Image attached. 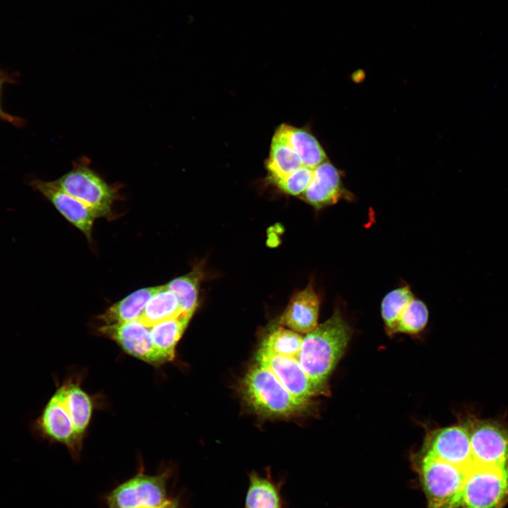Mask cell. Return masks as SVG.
<instances>
[{
	"label": "cell",
	"instance_id": "obj_1",
	"mask_svg": "<svg viewBox=\"0 0 508 508\" xmlns=\"http://www.w3.org/2000/svg\"><path fill=\"white\" fill-rule=\"evenodd\" d=\"M351 329L340 310L303 337L298 361L318 394H327V382L343 356Z\"/></svg>",
	"mask_w": 508,
	"mask_h": 508
},
{
	"label": "cell",
	"instance_id": "obj_2",
	"mask_svg": "<svg viewBox=\"0 0 508 508\" xmlns=\"http://www.w3.org/2000/svg\"><path fill=\"white\" fill-rule=\"evenodd\" d=\"M241 390L246 404L262 416L290 417L303 411L308 405L294 397L272 373L258 363L245 375Z\"/></svg>",
	"mask_w": 508,
	"mask_h": 508
},
{
	"label": "cell",
	"instance_id": "obj_3",
	"mask_svg": "<svg viewBox=\"0 0 508 508\" xmlns=\"http://www.w3.org/2000/svg\"><path fill=\"white\" fill-rule=\"evenodd\" d=\"M54 186L88 206L97 217L111 219L118 191L84 162L52 181Z\"/></svg>",
	"mask_w": 508,
	"mask_h": 508
},
{
	"label": "cell",
	"instance_id": "obj_4",
	"mask_svg": "<svg viewBox=\"0 0 508 508\" xmlns=\"http://www.w3.org/2000/svg\"><path fill=\"white\" fill-rule=\"evenodd\" d=\"M466 471L425 452L421 473L428 507H461Z\"/></svg>",
	"mask_w": 508,
	"mask_h": 508
},
{
	"label": "cell",
	"instance_id": "obj_5",
	"mask_svg": "<svg viewBox=\"0 0 508 508\" xmlns=\"http://www.w3.org/2000/svg\"><path fill=\"white\" fill-rule=\"evenodd\" d=\"M169 477L167 470L150 475L140 468L136 475L109 492L106 502L109 508H158L170 498L167 493Z\"/></svg>",
	"mask_w": 508,
	"mask_h": 508
},
{
	"label": "cell",
	"instance_id": "obj_6",
	"mask_svg": "<svg viewBox=\"0 0 508 508\" xmlns=\"http://www.w3.org/2000/svg\"><path fill=\"white\" fill-rule=\"evenodd\" d=\"M508 499V466L473 464L466 471L462 508H498Z\"/></svg>",
	"mask_w": 508,
	"mask_h": 508
},
{
	"label": "cell",
	"instance_id": "obj_7",
	"mask_svg": "<svg viewBox=\"0 0 508 508\" xmlns=\"http://www.w3.org/2000/svg\"><path fill=\"white\" fill-rule=\"evenodd\" d=\"M468 430L473 464L508 466V430L488 421L472 420Z\"/></svg>",
	"mask_w": 508,
	"mask_h": 508
},
{
	"label": "cell",
	"instance_id": "obj_8",
	"mask_svg": "<svg viewBox=\"0 0 508 508\" xmlns=\"http://www.w3.org/2000/svg\"><path fill=\"white\" fill-rule=\"evenodd\" d=\"M35 427L44 438L64 445L73 458L80 456L83 440L77 435L66 409L62 385L46 404Z\"/></svg>",
	"mask_w": 508,
	"mask_h": 508
},
{
	"label": "cell",
	"instance_id": "obj_9",
	"mask_svg": "<svg viewBox=\"0 0 508 508\" xmlns=\"http://www.w3.org/2000/svg\"><path fill=\"white\" fill-rule=\"evenodd\" d=\"M97 332L119 345L128 354L154 365L167 362L155 348L150 328L138 320L101 326Z\"/></svg>",
	"mask_w": 508,
	"mask_h": 508
},
{
	"label": "cell",
	"instance_id": "obj_10",
	"mask_svg": "<svg viewBox=\"0 0 508 508\" xmlns=\"http://www.w3.org/2000/svg\"><path fill=\"white\" fill-rule=\"evenodd\" d=\"M256 363L265 367L296 399L307 402L318 395L312 382L298 360L274 353L260 347L256 353Z\"/></svg>",
	"mask_w": 508,
	"mask_h": 508
},
{
	"label": "cell",
	"instance_id": "obj_11",
	"mask_svg": "<svg viewBox=\"0 0 508 508\" xmlns=\"http://www.w3.org/2000/svg\"><path fill=\"white\" fill-rule=\"evenodd\" d=\"M426 452L451 464L468 470L473 465L468 430L466 425L433 431L427 440Z\"/></svg>",
	"mask_w": 508,
	"mask_h": 508
},
{
	"label": "cell",
	"instance_id": "obj_12",
	"mask_svg": "<svg viewBox=\"0 0 508 508\" xmlns=\"http://www.w3.org/2000/svg\"><path fill=\"white\" fill-rule=\"evenodd\" d=\"M341 174L326 160L315 169L312 180L300 196L316 210L336 204L341 200L351 201L354 197L343 185Z\"/></svg>",
	"mask_w": 508,
	"mask_h": 508
},
{
	"label": "cell",
	"instance_id": "obj_13",
	"mask_svg": "<svg viewBox=\"0 0 508 508\" xmlns=\"http://www.w3.org/2000/svg\"><path fill=\"white\" fill-rule=\"evenodd\" d=\"M29 185L47 199L89 241L91 240L93 223L97 217L88 206L57 188L52 181L32 179Z\"/></svg>",
	"mask_w": 508,
	"mask_h": 508
},
{
	"label": "cell",
	"instance_id": "obj_14",
	"mask_svg": "<svg viewBox=\"0 0 508 508\" xmlns=\"http://www.w3.org/2000/svg\"><path fill=\"white\" fill-rule=\"evenodd\" d=\"M320 298L312 283L295 294L278 323L297 333L308 334L318 325Z\"/></svg>",
	"mask_w": 508,
	"mask_h": 508
},
{
	"label": "cell",
	"instance_id": "obj_15",
	"mask_svg": "<svg viewBox=\"0 0 508 508\" xmlns=\"http://www.w3.org/2000/svg\"><path fill=\"white\" fill-rule=\"evenodd\" d=\"M265 165L270 181L287 176L304 166L298 153L286 140L280 126L272 139L270 155Z\"/></svg>",
	"mask_w": 508,
	"mask_h": 508
},
{
	"label": "cell",
	"instance_id": "obj_16",
	"mask_svg": "<svg viewBox=\"0 0 508 508\" xmlns=\"http://www.w3.org/2000/svg\"><path fill=\"white\" fill-rule=\"evenodd\" d=\"M160 286L140 289L113 304L98 320L104 325H114L138 320L147 303Z\"/></svg>",
	"mask_w": 508,
	"mask_h": 508
},
{
	"label": "cell",
	"instance_id": "obj_17",
	"mask_svg": "<svg viewBox=\"0 0 508 508\" xmlns=\"http://www.w3.org/2000/svg\"><path fill=\"white\" fill-rule=\"evenodd\" d=\"M281 486L270 473L252 471L248 474L244 508H282Z\"/></svg>",
	"mask_w": 508,
	"mask_h": 508
},
{
	"label": "cell",
	"instance_id": "obj_18",
	"mask_svg": "<svg viewBox=\"0 0 508 508\" xmlns=\"http://www.w3.org/2000/svg\"><path fill=\"white\" fill-rule=\"evenodd\" d=\"M191 318L181 313L176 318L159 322L150 328L153 345L167 362L174 360L176 344Z\"/></svg>",
	"mask_w": 508,
	"mask_h": 508
},
{
	"label": "cell",
	"instance_id": "obj_19",
	"mask_svg": "<svg viewBox=\"0 0 508 508\" xmlns=\"http://www.w3.org/2000/svg\"><path fill=\"white\" fill-rule=\"evenodd\" d=\"M62 387L66 409L77 435L83 440L92 416L91 399L78 382L68 381Z\"/></svg>",
	"mask_w": 508,
	"mask_h": 508
},
{
	"label": "cell",
	"instance_id": "obj_20",
	"mask_svg": "<svg viewBox=\"0 0 508 508\" xmlns=\"http://www.w3.org/2000/svg\"><path fill=\"white\" fill-rule=\"evenodd\" d=\"M279 126L288 143L300 155L305 167L314 169L327 160L323 148L309 131L285 123Z\"/></svg>",
	"mask_w": 508,
	"mask_h": 508
},
{
	"label": "cell",
	"instance_id": "obj_21",
	"mask_svg": "<svg viewBox=\"0 0 508 508\" xmlns=\"http://www.w3.org/2000/svg\"><path fill=\"white\" fill-rule=\"evenodd\" d=\"M180 313L176 296L166 285H163L148 301L138 320L150 328L159 322L176 318Z\"/></svg>",
	"mask_w": 508,
	"mask_h": 508
},
{
	"label": "cell",
	"instance_id": "obj_22",
	"mask_svg": "<svg viewBox=\"0 0 508 508\" xmlns=\"http://www.w3.org/2000/svg\"><path fill=\"white\" fill-rule=\"evenodd\" d=\"M200 270H194L190 273L170 281L167 287L176 296L181 313L193 316L198 304Z\"/></svg>",
	"mask_w": 508,
	"mask_h": 508
},
{
	"label": "cell",
	"instance_id": "obj_23",
	"mask_svg": "<svg viewBox=\"0 0 508 508\" xmlns=\"http://www.w3.org/2000/svg\"><path fill=\"white\" fill-rule=\"evenodd\" d=\"M303 337L297 332L278 327L270 332L262 342V348L274 353L297 359Z\"/></svg>",
	"mask_w": 508,
	"mask_h": 508
},
{
	"label": "cell",
	"instance_id": "obj_24",
	"mask_svg": "<svg viewBox=\"0 0 508 508\" xmlns=\"http://www.w3.org/2000/svg\"><path fill=\"white\" fill-rule=\"evenodd\" d=\"M428 317L429 313L426 304L423 301L413 298L401 312L391 334H418L425 327Z\"/></svg>",
	"mask_w": 508,
	"mask_h": 508
},
{
	"label": "cell",
	"instance_id": "obj_25",
	"mask_svg": "<svg viewBox=\"0 0 508 508\" xmlns=\"http://www.w3.org/2000/svg\"><path fill=\"white\" fill-rule=\"evenodd\" d=\"M413 298L410 286L405 284L392 289L382 298L380 306L381 316L386 332L389 335L401 312Z\"/></svg>",
	"mask_w": 508,
	"mask_h": 508
},
{
	"label": "cell",
	"instance_id": "obj_26",
	"mask_svg": "<svg viewBox=\"0 0 508 508\" xmlns=\"http://www.w3.org/2000/svg\"><path fill=\"white\" fill-rule=\"evenodd\" d=\"M314 169L303 166L287 176L271 181L282 191L300 197L309 186Z\"/></svg>",
	"mask_w": 508,
	"mask_h": 508
},
{
	"label": "cell",
	"instance_id": "obj_27",
	"mask_svg": "<svg viewBox=\"0 0 508 508\" xmlns=\"http://www.w3.org/2000/svg\"><path fill=\"white\" fill-rule=\"evenodd\" d=\"M4 85L0 84V120L7 121L16 127H21L24 124V120L18 116L11 115L4 111L1 105V91Z\"/></svg>",
	"mask_w": 508,
	"mask_h": 508
},
{
	"label": "cell",
	"instance_id": "obj_28",
	"mask_svg": "<svg viewBox=\"0 0 508 508\" xmlns=\"http://www.w3.org/2000/svg\"><path fill=\"white\" fill-rule=\"evenodd\" d=\"M15 79L13 75L0 70V84L13 83L15 82Z\"/></svg>",
	"mask_w": 508,
	"mask_h": 508
},
{
	"label": "cell",
	"instance_id": "obj_29",
	"mask_svg": "<svg viewBox=\"0 0 508 508\" xmlns=\"http://www.w3.org/2000/svg\"><path fill=\"white\" fill-rule=\"evenodd\" d=\"M180 502L178 498H169L162 506L158 508H179Z\"/></svg>",
	"mask_w": 508,
	"mask_h": 508
}]
</instances>
